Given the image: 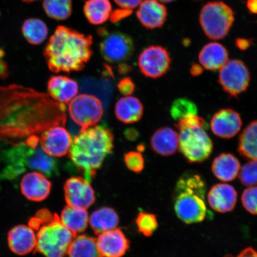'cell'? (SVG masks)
Masks as SVG:
<instances>
[{"label":"cell","instance_id":"obj_1","mask_svg":"<svg viewBox=\"0 0 257 257\" xmlns=\"http://www.w3.org/2000/svg\"><path fill=\"white\" fill-rule=\"evenodd\" d=\"M92 43L91 35L59 26L44 50L48 68L54 73L80 71L91 59Z\"/></svg>","mask_w":257,"mask_h":257},{"label":"cell","instance_id":"obj_2","mask_svg":"<svg viewBox=\"0 0 257 257\" xmlns=\"http://www.w3.org/2000/svg\"><path fill=\"white\" fill-rule=\"evenodd\" d=\"M114 149V136L101 125L80 131L72 141L69 157L84 178L89 182Z\"/></svg>","mask_w":257,"mask_h":257},{"label":"cell","instance_id":"obj_3","mask_svg":"<svg viewBox=\"0 0 257 257\" xmlns=\"http://www.w3.org/2000/svg\"><path fill=\"white\" fill-rule=\"evenodd\" d=\"M207 186L204 178L194 171L186 172L176 182L173 204L176 216L183 222L201 223L207 216Z\"/></svg>","mask_w":257,"mask_h":257},{"label":"cell","instance_id":"obj_4","mask_svg":"<svg viewBox=\"0 0 257 257\" xmlns=\"http://www.w3.org/2000/svg\"><path fill=\"white\" fill-rule=\"evenodd\" d=\"M0 176L6 179H15L28 170L39 172L49 178L59 174L57 161L45 153L40 145L35 148L25 143L15 145L0 153Z\"/></svg>","mask_w":257,"mask_h":257},{"label":"cell","instance_id":"obj_5","mask_svg":"<svg viewBox=\"0 0 257 257\" xmlns=\"http://www.w3.org/2000/svg\"><path fill=\"white\" fill-rule=\"evenodd\" d=\"M43 224L37 234L36 250L46 257H64L76 236L64 226L60 217L54 214Z\"/></svg>","mask_w":257,"mask_h":257},{"label":"cell","instance_id":"obj_6","mask_svg":"<svg viewBox=\"0 0 257 257\" xmlns=\"http://www.w3.org/2000/svg\"><path fill=\"white\" fill-rule=\"evenodd\" d=\"M234 21L232 9L222 2H209L201 9L200 24L205 35L211 40L226 37Z\"/></svg>","mask_w":257,"mask_h":257},{"label":"cell","instance_id":"obj_7","mask_svg":"<svg viewBox=\"0 0 257 257\" xmlns=\"http://www.w3.org/2000/svg\"><path fill=\"white\" fill-rule=\"evenodd\" d=\"M179 148L189 163H201L206 161L213 150V143L202 127L179 130Z\"/></svg>","mask_w":257,"mask_h":257},{"label":"cell","instance_id":"obj_8","mask_svg":"<svg viewBox=\"0 0 257 257\" xmlns=\"http://www.w3.org/2000/svg\"><path fill=\"white\" fill-rule=\"evenodd\" d=\"M103 34L99 50L102 57L108 63L118 64V66L127 64L133 57L134 43L131 37L119 31L102 32Z\"/></svg>","mask_w":257,"mask_h":257},{"label":"cell","instance_id":"obj_9","mask_svg":"<svg viewBox=\"0 0 257 257\" xmlns=\"http://www.w3.org/2000/svg\"><path fill=\"white\" fill-rule=\"evenodd\" d=\"M68 111L70 117L82 131L97 124L103 115L104 110L100 99L96 96L80 94L70 102Z\"/></svg>","mask_w":257,"mask_h":257},{"label":"cell","instance_id":"obj_10","mask_svg":"<svg viewBox=\"0 0 257 257\" xmlns=\"http://www.w3.org/2000/svg\"><path fill=\"white\" fill-rule=\"evenodd\" d=\"M250 80L249 70L242 61L228 60L220 69L218 83L227 94L237 96L248 88Z\"/></svg>","mask_w":257,"mask_h":257},{"label":"cell","instance_id":"obj_11","mask_svg":"<svg viewBox=\"0 0 257 257\" xmlns=\"http://www.w3.org/2000/svg\"><path fill=\"white\" fill-rule=\"evenodd\" d=\"M172 59L168 50L162 46H152L144 49L138 57L141 73L147 78L157 79L168 72Z\"/></svg>","mask_w":257,"mask_h":257},{"label":"cell","instance_id":"obj_12","mask_svg":"<svg viewBox=\"0 0 257 257\" xmlns=\"http://www.w3.org/2000/svg\"><path fill=\"white\" fill-rule=\"evenodd\" d=\"M64 190L66 203L70 207L86 210L95 202L94 189L90 182L82 177H72L67 179Z\"/></svg>","mask_w":257,"mask_h":257},{"label":"cell","instance_id":"obj_13","mask_svg":"<svg viewBox=\"0 0 257 257\" xmlns=\"http://www.w3.org/2000/svg\"><path fill=\"white\" fill-rule=\"evenodd\" d=\"M69 132L62 125L47 128L42 133L40 144L44 152L52 157H62L69 153L72 143Z\"/></svg>","mask_w":257,"mask_h":257},{"label":"cell","instance_id":"obj_14","mask_svg":"<svg viewBox=\"0 0 257 257\" xmlns=\"http://www.w3.org/2000/svg\"><path fill=\"white\" fill-rule=\"evenodd\" d=\"M242 126V118L239 112L229 108L216 112L210 121L212 132L223 139H230L235 137Z\"/></svg>","mask_w":257,"mask_h":257},{"label":"cell","instance_id":"obj_15","mask_svg":"<svg viewBox=\"0 0 257 257\" xmlns=\"http://www.w3.org/2000/svg\"><path fill=\"white\" fill-rule=\"evenodd\" d=\"M96 241L102 257H121L130 248L126 237L116 228L99 234Z\"/></svg>","mask_w":257,"mask_h":257},{"label":"cell","instance_id":"obj_16","mask_svg":"<svg viewBox=\"0 0 257 257\" xmlns=\"http://www.w3.org/2000/svg\"><path fill=\"white\" fill-rule=\"evenodd\" d=\"M51 183L47 177L39 172L27 173L21 179L22 194L29 200L42 201L49 195Z\"/></svg>","mask_w":257,"mask_h":257},{"label":"cell","instance_id":"obj_17","mask_svg":"<svg viewBox=\"0 0 257 257\" xmlns=\"http://www.w3.org/2000/svg\"><path fill=\"white\" fill-rule=\"evenodd\" d=\"M9 248L19 255L28 254L36 249L37 235L30 226L21 224L10 230L8 234Z\"/></svg>","mask_w":257,"mask_h":257},{"label":"cell","instance_id":"obj_18","mask_svg":"<svg viewBox=\"0 0 257 257\" xmlns=\"http://www.w3.org/2000/svg\"><path fill=\"white\" fill-rule=\"evenodd\" d=\"M237 192L232 185L218 184L208 192L207 200L210 207L218 213L232 211L236 206Z\"/></svg>","mask_w":257,"mask_h":257},{"label":"cell","instance_id":"obj_19","mask_svg":"<svg viewBox=\"0 0 257 257\" xmlns=\"http://www.w3.org/2000/svg\"><path fill=\"white\" fill-rule=\"evenodd\" d=\"M137 16L144 27L153 30L165 24L168 12L165 6L157 0H144L140 5Z\"/></svg>","mask_w":257,"mask_h":257},{"label":"cell","instance_id":"obj_20","mask_svg":"<svg viewBox=\"0 0 257 257\" xmlns=\"http://www.w3.org/2000/svg\"><path fill=\"white\" fill-rule=\"evenodd\" d=\"M48 91L54 101L60 103H69L78 93L79 86L76 80L65 76H53L48 80Z\"/></svg>","mask_w":257,"mask_h":257},{"label":"cell","instance_id":"obj_21","mask_svg":"<svg viewBox=\"0 0 257 257\" xmlns=\"http://www.w3.org/2000/svg\"><path fill=\"white\" fill-rule=\"evenodd\" d=\"M179 134L170 127L159 128L151 138L152 150L159 155L167 157L173 155L179 148Z\"/></svg>","mask_w":257,"mask_h":257},{"label":"cell","instance_id":"obj_22","mask_svg":"<svg viewBox=\"0 0 257 257\" xmlns=\"http://www.w3.org/2000/svg\"><path fill=\"white\" fill-rule=\"evenodd\" d=\"M229 59V54L223 45L208 43L202 48L198 55L199 62L205 69L214 71L220 70Z\"/></svg>","mask_w":257,"mask_h":257},{"label":"cell","instance_id":"obj_23","mask_svg":"<svg viewBox=\"0 0 257 257\" xmlns=\"http://www.w3.org/2000/svg\"><path fill=\"white\" fill-rule=\"evenodd\" d=\"M114 111L115 116L122 123H134L142 118L144 105L136 96H126L118 99L115 104Z\"/></svg>","mask_w":257,"mask_h":257},{"label":"cell","instance_id":"obj_24","mask_svg":"<svg viewBox=\"0 0 257 257\" xmlns=\"http://www.w3.org/2000/svg\"><path fill=\"white\" fill-rule=\"evenodd\" d=\"M211 170L214 175L220 181L230 182L238 175L240 164L233 154L224 153L214 160Z\"/></svg>","mask_w":257,"mask_h":257},{"label":"cell","instance_id":"obj_25","mask_svg":"<svg viewBox=\"0 0 257 257\" xmlns=\"http://www.w3.org/2000/svg\"><path fill=\"white\" fill-rule=\"evenodd\" d=\"M61 222L67 229L76 236L86 229L89 223V216L86 209L75 208L67 205L60 217Z\"/></svg>","mask_w":257,"mask_h":257},{"label":"cell","instance_id":"obj_26","mask_svg":"<svg viewBox=\"0 0 257 257\" xmlns=\"http://www.w3.org/2000/svg\"><path fill=\"white\" fill-rule=\"evenodd\" d=\"M118 221L116 212L108 207L98 209L93 212L89 217V223L96 234L115 229Z\"/></svg>","mask_w":257,"mask_h":257},{"label":"cell","instance_id":"obj_27","mask_svg":"<svg viewBox=\"0 0 257 257\" xmlns=\"http://www.w3.org/2000/svg\"><path fill=\"white\" fill-rule=\"evenodd\" d=\"M237 151L246 159L257 160V120L250 122L240 134Z\"/></svg>","mask_w":257,"mask_h":257},{"label":"cell","instance_id":"obj_28","mask_svg":"<svg viewBox=\"0 0 257 257\" xmlns=\"http://www.w3.org/2000/svg\"><path fill=\"white\" fill-rule=\"evenodd\" d=\"M83 11L90 23L98 25L108 20L112 7L109 0H88L85 3Z\"/></svg>","mask_w":257,"mask_h":257},{"label":"cell","instance_id":"obj_29","mask_svg":"<svg viewBox=\"0 0 257 257\" xmlns=\"http://www.w3.org/2000/svg\"><path fill=\"white\" fill-rule=\"evenodd\" d=\"M69 257H102L96 239L86 235L76 236L67 253Z\"/></svg>","mask_w":257,"mask_h":257},{"label":"cell","instance_id":"obj_30","mask_svg":"<svg viewBox=\"0 0 257 257\" xmlns=\"http://www.w3.org/2000/svg\"><path fill=\"white\" fill-rule=\"evenodd\" d=\"M48 28L39 19H30L24 22L22 33L29 43L39 45L47 39Z\"/></svg>","mask_w":257,"mask_h":257},{"label":"cell","instance_id":"obj_31","mask_svg":"<svg viewBox=\"0 0 257 257\" xmlns=\"http://www.w3.org/2000/svg\"><path fill=\"white\" fill-rule=\"evenodd\" d=\"M43 8L50 18L64 21L72 14V0H44Z\"/></svg>","mask_w":257,"mask_h":257},{"label":"cell","instance_id":"obj_32","mask_svg":"<svg viewBox=\"0 0 257 257\" xmlns=\"http://www.w3.org/2000/svg\"><path fill=\"white\" fill-rule=\"evenodd\" d=\"M170 112L173 119L178 121L189 114H197L198 107L191 99L180 98L173 102Z\"/></svg>","mask_w":257,"mask_h":257},{"label":"cell","instance_id":"obj_33","mask_svg":"<svg viewBox=\"0 0 257 257\" xmlns=\"http://www.w3.org/2000/svg\"><path fill=\"white\" fill-rule=\"evenodd\" d=\"M136 221L140 232L147 237L152 236L158 228L157 217L153 214L141 212Z\"/></svg>","mask_w":257,"mask_h":257},{"label":"cell","instance_id":"obj_34","mask_svg":"<svg viewBox=\"0 0 257 257\" xmlns=\"http://www.w3.org/2000/svg\"><path fill=\"white\" fill-rule=\"evenodd\" d=\"M239 179L244 186H257V160L250 161L243 166L239 171Z\"/></svg>","mask_w":257,"mask_h":257},{"label":"cell","instance_id":"obj_35","mask_svg":"<svg viewBox=\"0 0 257 257\" xmlns=\"http://www.w3.org/2000/svg\"><path fill=\"white\" fill-rule=\"evenodd\" d=\"M241 201L244 208L252 215H257V186H249L242 193Z\"/></svg>","mask_w":257,"mask_h":257},{"label":"cell","instance_id":"obj_36","mask_svg":"<svg viewBox=\"0 0 257 257\" xmlns=\"http://www.w3.org/2000/svg\"><path fill=\"white\" fill-rule=\"evenodd\" d=\"M124 161L127 168L134 172L140 173L144 168V159L139 152H131L125 154Z\"/></svg>","mask_w":257,"mask_h":257},{"label":"cell","instance_id":"obj_37","mask_svg":"<svg viewBox=\"0 0 257 257\" xmlns=\"http://www.w3.org/2000/svg\"><path fill=\"white\" fill-rule=\"evenodd\" d=\"M176 127L178 128H192V127H202L207 128L208 124L207 122L197 114H189L186 117L181 118L178 121V123L175 125Z\"/></svg>","mask_w":257,"mask_h":257},{"label":"cell","instance_id":"obj_38","mask_svg":"<svg viewBox=\"0 0 257 257\" xmlns=\"http://www.w3.org/2000/svg\"><path fill=\"white\" fill-rule=\"evenodd\" d=\"M117 88L122 95L128 96L136 91V85L130 77H124L118 82Z\"/></svg>","mask_w":257,"mask_h":257},{"label":"cell","instance_id":"obj_39","mask_svg":"<svg viewBox=\"0 0 257 257\" xmlns=\"http://www.w3.org/2000/svg\"><path fill=\"white\" fill-rule=\"evenodd\" d=\"M143 0H114L116 4L124 10H133L141 5Z\"/></svg>","mask_w":257,"mask_h":257},{"label":"cell","instance_id":"obj_40","mask_svg":"<svg viewBox=\"0 0 257 257\" xmlns=\"http://www.w3.org/2000/svg\"><path fill=\"white\" fill-rule=\"evenodd\" d=\"M5 55L4 51L0 48V79L7 78L9 75V67L3 58Z\"/></svg>","mask_w":257,"mask_h":257},{"label":"cell","instance_id":"obj_41","mask_svg":"<svg viewBox=\"0 0 257 257\" xmlns=\"http://www.w3.org/2000/svg\"><path fill=\"white\" fill-rule=\"evenodd\" d=\"M223 257H257V251L252 247H248L242 250L238 255L234 256L232 254H227Z\"/></svg>","mask_w":257,"mask_h":257},{"label":"cell","instance_id":"obj_42","mask_svg":"<svg viewBox=\"0 0 257 257\" xmlns=\"http://www.w3.org/2000/svg\"><path fill=\"white\" fill-rule=\"evenodd\" d=\"M251 41L243 38H237L236 41V46L241 50H245L250 46Z\"/></svg>","mask_w":257,"mask_h":257},{"label":"cell","instance_id":"obj_43","mask_svg":"<svg viewBox=\"0 0 257 257\" xmlns=\"http://www.w3.org/2000/svg\"><path fill=\"white\" fill-rule=\"evenodd\" d=\"M203 72V68L200 64L194 63L193 64L190 70V73L193 76H198L201 75Z\"/></svg>","mask_w":257,"mask_h":257},{"label":"cell","instance_id":"obj_44","mask_svg":"<svg viewBox=\"0 0 257 257\" xmlns=\"http://www.w3.org/2000/svg\"><path fill=\"white\" fill-rule=\"evenodd\" d=\"M247 8L253 14H257V0H248Z\"/></svg>","mask_w":257,"mask_h":257},{"label":"cell","instance_id":"obj_45","mask_svg":"<svg viewBox=\"0 0 257 257\" xmlns=\"http://www.w3.org/2000/svg\"><path fill=\"white\" fill-rule=\"evenodd\" d=\"M128 140H135L138 136V132L135 130H128L125 133Z\"/></svg>","mask_w":257,"mask_h":257},{"label":"cell","instance_id":"obj_46","mask_svg":"<svg viewBox=\"0 0 257 257\" xmlns=\"http://www.w3.org/2000/svg\"><path fill=\"white\" fill-rule=\"evenodd\" d=\"M157 1H159L162 3H167L172 2L173 1H174V0H157Z\"/></svg>","mask_w":257,"mask_h":257},{"label":"cell","instance_id":"obj_47","mask_svg":"<svg viewBox=\"0 0 257 257\" xmlns=\"http://www.w3.org/2000/svg\"><path fill=\"white\" fill-rule=\"evenodd\" d=\"M25 2H34V1H36V0H24Z\"/></svg>","mask_w":257,"mask_h":257}]
</instances>
